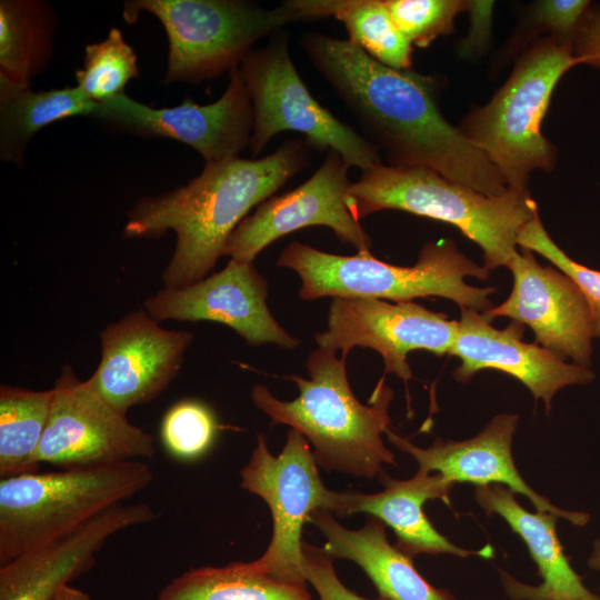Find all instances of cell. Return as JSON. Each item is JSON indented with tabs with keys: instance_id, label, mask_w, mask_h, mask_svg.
<instances>
[{
	"instance_id": "cell-14",
	"label": "cell",
	"mask_w": 600,
	"mask_h": 600,
	"mask_svg": "<svg viewBox=\"0 0 600 600\" xmlns=\"http://www.w3.org/2000/svg\"><path fill=\"white\" fill-rule=\"evenodd\" d=\"M349 166L333 150L317 171L296 189L269 198L247 216L229 237L224 256L253 262L274 240L302 228L323 226L359 253L371 252L372 241L349 211L346 199Z\"/></svg>"
},
{
	"instance_id": "cell-25",
	"label": "cell",
	"mask_w": 600,
	"mask_h": 600,
	"mask_svg": "<svg viewBox=\"0 0 600 600\" xmlns=\"http://www.w3.org/2000/svg\"><path fill=\"white\" fill-rule=\"evenodd\" d=\"M307 586L234 561L184 571L163 586L158 600H313Z\"/></svg>"
},
{
	"instance_id": "cell-10",
	"label": "cell",
	"mask_w": 600,
	"mask_h": 600,
	"mask_svg": "<svg viewBox=\"0 0 600 600\" xmlns=\"http://www.w3.org/2000/svg\"><path fill=\"white\" fill-rule=\"evenodd\" d=\"M240 477L242 489L260 497L272 518L270 542L251 563L279 578L306 581L302 571L303 524L314 510L328 509L331 494L320 477L309 441L290 429L280 453L273 456L266 437L258 434Z\"/></svg>"
},
{
	"instance_id": "cell-32",
	"label": "cell",
	"mask_w": 600,
	"mask_h": 600,
	"mask_svg": "<svg viewBox=\"0 0 600 600\" xmlns=\"http://www.w3.org/2000/svg\"><path fill=\"white\" fill-rule=\"evenodd\" d=\"M518 246L548 259L580 288L589 301L600 334V271L590 269L571 259L546 231L539 212L522 228Z\"/></svg>"
},
{
	"instance_id": "cell-24",
	"label": "cell",
	"mask_w": 600,
	"mask_h": 600,
	"mask_svg": "<svg viewBox=\"0 0 600 600\" xmlns=\"http://www.w3.org/2000/svg\"><path fill=\"white\" fill-rule=\"evenodd\" d=\"M78 87L33 91L0 81V158L23 166L33 136L46 126L73 116H91L98 108Z\"/></svg>"
},
{
	"instance_id": "cell-3",
	"label": "cell",
	"mask_w": 600,
	"mask_h": 600,
	"mask_svg": "<svg viewBox=\"0 0 600 600\" xmlns=\"http://www.w3.org/2000/svg\"><path fill=\"white\" fill-rule=\"evenodd\" d=\"M309 379L290 376L299 390L297 398L283 401L263 384L251 390L253 404L272 424H286L300 432L312 446L319 467L354 478L372 480L384 464L396 466L393 453L382 440L390 428L389 408L393 390L382 377L368 403L353 394L346 358L318 348L307 359Z\"/></svg>"
},
{
	"instance_id": "cell-1",
	"label": "cell",
	"mask_w": 600,
	"mask_h": 600,
	"mask_svg": "<svg viewBox=\"0 0 600 600\" xmlns=\"http://www.w3.org/2000/svg\"><path fill=\"white\" fill-rule=\"evenodd\" d=\"M299 43L388 166L428 168L491 197L509 191L486 154L441 113L433 77L384 66L349 39L307 32Z\"/></svg>"
},
{
	"instance_id": "cell-35",
	"label": "cell",
	"mask_w": 600,
	"mask_h": 600,
	"mask_svg": "<svg viewBox=\"0 0 600 600\" xmlns=\"http://www.w3.org/2000/svg\"><path fill=\"white\" fill-rule=\"evenodd\" d=\"M494 1L468 0L467 12L470 27L458 46L459 57L471 59L482 54L491 40Z\"/></svg>"
},
{
	"instance_id": "cell-22",
	"label": "cell",
	"mask_w": 600,
	"mask_h": 600,
	"mask_svg": "<svg viewBox=\"0 0 600 600\" xmlns=\"http://www.w3.org/2000/svg\"><path fill=\"white\" fill-rule=\"evenodd\" d=\"M474 498L488 516L499 514L521 537L542 579L539 586H529L500 571L501 583L511 599L600 600L584 586L564 554L556 531L558 516L529 512L516 500L513 491L499 483L478 486Z\"/></svg>"
},
{
	"instance_id": "cell-16",
	"label": "cell",
	"mask_w": 600,
	"mask_h": 600,
	"mask_svg": "<svg viewBox=\"0 0 600 600\" xmlns=\"http://www.w3.org/2000/svg\"><path fill=\"white\" fill-rule=\"evenodd\" d=\"M513 277L510 296L482 312L491 322L510 318L528 326L536 343L572 363L589 368L592 341L600 339L594 313L580 288L559 269L540 266L533 252L521 248L507 264Z\"/></svg>"
},
{
	"instance_id": "cell-15",
	"label": "cell",
	"mask_w": 600,
	"mask_h": 600,
	"mask_svg": "<svg viewBox=\"0 0 600 600\" xmlns=\"http://www.w3.org/2000/svg\"><path fill=\"white\" fill-rule=\"evenodd\" d=\"M192 339L190 331L167 330L144 309H136L100 332V362L86 381L112 408L127 414L168 388Z\"/></svg>"
},
{
	"instance_id": "cell-33",
	"label": "cell",
	"mask_w": 600,
	"mask_h": 600,
	"mask_svg": "<svg viewBox=\"0 0 600 600\" xmlns=\"http://www.w3.org/2000/svg\"><path fill=\"white\" fill-rule=\"evenodd\" d=\"M302 571L319 600H390L380 596L368 599L349 589L337 574L334 559L322 547L306 541L302 543Z\"/></svg>"
},
{
	"instance_id": "cell-13",
	"label": "cell",
	"mask_w": 600,
	"mask_h": 600,
	"mask_svg": "<svg viewBox=\"0 0 600 600\" xmlns=\"http://www.w3.org/2000/svg\"><path fill=\"white\" fill-rule=\"evenodd\" d=\"M217 101L191 100L171 108H151L124 92L98 103L94 118L142 138H169L197 150L207 162L233 157L250 147L253 109L239 67Z\"/></svg>"
},
{
	"instance_id": "cell-8",
	"label": "cell",
	"mask_w": 600,
	"mask_h": 600,
	"mask_svg": "<svg viewBox=\"0 0 600 600\" xmlns=\"http://www.w3.org/2000/svg\"><path fill=\"white\" fill-rule=\"evenodd\" d=\"M147 11L169 40L163 83H199L240 66L253 44L283 26L302 21L293 0L264 9L244 0H130L122 17L134 23Z\"/></svg>"
},
{
	"instance_id": "cell-2",
	"label": "cell",
	"mask_w": 600,
	"mask_h": 600,
	"mask_svg": "<svg viewBox=\"0 0 600 600\" xmlns=\"http://www.w3.org/2000/svg\"><path fill=\"white\" fill-rule=\"evenodd\" d=\"M311 151L304 139H289L262 158L207 162L186 186L139 199L128 212L123 237L160 238L173 231L177 242L162 272L163 286L198 282L224 256L229 237L248 212L303 170Z\"/></svg>"
},
{
	"instance_id": "cell-29",
	"label": "cell",
	"mask_w": 600,
	"mask_h": 600,
	"mask_svg": "<svg viewBox=\"0 0 600 600\" xmlns=\"http://www.w3.org/2000/svg\"><path fill=\"white\" fill-rule=\"evenodd\" d=\"M139 74L136 52L122 32L111 28L104 40L86 47L83 66L76 71V80L87 97L101 102L123 93L126 84Z\"/></svg>"
},
{
	"instance_id": "cell-11",
	"label": "cell",
	"mask_w": 600,
	"mask_h": 600,
	"mask_svg": "<svg viewBox=\"0 0 600 600\" xmlns=\"http://www.w3.org/2000/svg\"><path fill=\"white\" fill-rule=\"evenodd\" d=\"M39 463L61 469L150 459L154 438L112 408L72 368L63 367L52 388Z\"/></svg>"
},
{
	"instance_id": "cell-12",
	"label": "cell",
	"mask_w": 600,
	"mask_h": 600,
	"mask_svg": "<svg viewBox=\"0 0 600 600\" xmlns=\"http://www.w3.org/2000/svg\"><path fill=\"white\" fill-rule=\"evenodd\" d=\"M458 330L459 321L413 301L333 298L327 329L314 339L318 348L340 350L344 358L356 347L370 348L382 357L386 373L408 381L412 378L408 354L414 350L450 354Z\"/></svg>"
},
{
	"instance_id": "cell-18",
	"label": "cell",
	"mask_w": 600,
	"mask_h": 600,
	"mask_svg": "<svg viewBox=\"0 0 600 600\" xmlns=\"http://www.w3.org/2000/svg\"><path fill=\"white\" fill-rule=\"evenodd\" d=\"M461 319L451 356L460 359L453 371L459 382H468L479 371L497 370L514 377L533 394L542 399L547 412L554 393L571 384H587L594 379L593 372L538 343L521 340L524 326L511 322L497 329L472 309L461 308Z\"/></svg>"
},
{
	"instance_id": "cell-21",
	"label": "cell",
	"mask_w": 600,
	"mask_h": 600,
	"mask_svg": "<svg viewBox=\"0 0 600 600\" xmlns=\"http://www.w3.org/2000/svg\"><path fill=\"white\" fill-rule=\"evenodd\" d=\"M378 478L383 490L376 493L331 490L327 511L334 517L364 513L378 518L392 529L396 536L393 544L412 559L422 553H448L461 558L472 554L492 557L490 546L480 550H467L453 544L428 519L423 511L427 500L438 499L450 506L453 483L440 473L418 470L412 478L398 480L383 470Z\"/></svg>"
},
{
	"instance_id": "cell-23",
	"label": "cell",
	"mask_w": 600,
	"mask_h": 600,
	"mask_svg": "<svg viewBox=\"0 0 600 600\" xmlns=\"http://www.w3.org/2000/svg\"><path fill=\"white\" fill-rule=\"evenodd\" d=\"M308 522L324 538L322 549L333 559L356 563L372 582L380 597L390 600H457L446 589L426 580L413 559L388 541L386 524L367 516L359 529H349L323 509L314 510Z\"/></svg>"
},
{
	"instance_id": "cell-38",
	"label": "cell",
	"mask_w": 600,
	"mask_h": 600,
	"mask_svg": "<svg viewBox=\"0 0 600 600\" xmlns=\"http://www.w3.org/2000/svg\"><path fill=\"white\" fill-rule=\"evenodd\" d=\"M588 564L590 569L600 572V538L593 541V550L589 557Z\"/></svg>"
},
{
	"instance_id": "cell-34",
	"label": "cell",
	"mask_w": 600,
	"mask_h": 600,
	"mask_svg": "<svg viewBox=\"0 0 600 600\" xmlns=\"http://www.w3.org/2000/svg\"><path fill=\"white\" fill-rule=\"evenodd\" d=\"M588 0H541L533 4L532 17L539 32H548L561 41L572 42L573 36L590 7Z\"/></svg>"
},
{
	"instance_id": "cell-5",
	"label": "cell",
	"mask_w": 600,
	"mask_h": 600,
	"mask_svg": "<svg viewBox=\"0 0 600 600\" xmlns=\"http://www.w3.org/2000/svg\"><path fill=\"white\" fill-rule=\"evenodd\" d=\"M277 266L293 270L301 279L302 300L374 298L393 302L441 297L484 312L492 308L496 288L466 283L467 277L489 278V270L461 253L453 241L426 243L411 267L376 259L371 252L339 256L292 241L280 253Z\"/></svg>"
},
{
	"instance_id": "cell-28",
	"label": "cell",
	"mask_w": 600,
	"mask_h": 600,
	"mask_svg": "<svg viewBox=\"0 0 600 600\" xmlns=\"http://www.w3.org/2000/svg\"><path fill=\"white\" fill-rule=\"evenodd\" d=\"M53 391L0 386V476L37 472Z\"/></svg>"
},
{
	"instance_id": "cell-17",
	"label": "cell",
	"mask_w": 600,
	"mask_h": 600,
	"mask_svg": "<svg viewBox=\"0 0 600 600\" xmlns=\"http://www.w3.org/2000/svg\"><path fill=\"white\" fill-rule=\"evenodd\" d=\"M268 282L253 262L230 259L219 272L182 288H163L143 301L157 321H214L233 329L249 346L294 349L300 342L270 312Z\"/></svg>"
},
{
	"instance_id": "cell-4",
	"label": "cell",
	"mask_w": 600,
	"mask_h": 600,
	"mask_svg": "<svg viewBox=\"0 0 600 600\" xmlns=\"http://www.w3.org/2000/svg\"><path fill=\"white\" fill-rule=\"evenodd\" d=\"M346 204L360 219L382 210H400L458 228L483 252L489 271L509 263L522 228L538 213L528 190L509 189L500 197L422 168L379 164L351 182Z\"/></svg>"
},
{
	"instance_id": "cell-7",
	"label": "cell",
	"mask_w": 600,
	"mask_h": 600,
	"mask_svg": "<svg viewBox=\"0 0 600 600\" xmlns=\"http://www.w3.org/2000/svg\"><path fill=\"white\" fill-rule=\"evenodd\" d=\"M577 64L572 42L551 36L537 39L490 101L461 121L459 129L486 154L508 188L528 190L532 171L553 169L557 150L542 134V121L558 81Z\"/></svg>"
},
{
	"instance_id": "cell-9",
	"label": "cell",
	"mask_w": 600,
	"mask_h": 600,
	"mask_svg": "<svg viewBox=\"0 0 600 600\" xmlns=\"http://www.w3.org/2000/svg\"><path fill=\"white\" fill-rule=\"evenodd\" d=\"M239 69L253 109L252 154L278 133L296 131L312 149L339 153L349 168L366 171L382 163L373 143L310 93L291 59L287 32L280 30L264 48L251 50Z\"/></svg>"
},
{
	"instance_id": "cell-37",
	"label": "cell",
	"mask_w": 600,
	"mask_h": 600,
	"mask_svg": "<svg viewBox=\"0 0 600 600\" xmlns=\"http://www.w3.org/2000/svg\"><path fill=\"white\" fill-rule=\"evenodd\" d=\"M53 600H93V599L88 593L67 584L58 591Z\"/></svg>"
},
{
	"instance_id": "cell-36",
	"label": "cell",
	"mask_w": 600,
	"mask_h": 600,
	"mask_svg": "<svg viewBox=\"0 0 600 600\" xmlns=\"http://www.w3.org/2000/svg\"><path fill=\"white\" fill-rule=\"evenodd\" d=\"M579 63L600 69V4H590L572 40Z\"/></svg>"
},
{
	"instance_id": "cell-30",
	"label": "cell",
	"mask_w": 600,
	"mask_h": 600,
	"mask_svg": "<svg viewBox=\"0 0 600 600\" xmlns=\"http://www.w3.org/2000/svg\"><path fill=\"white\" fill-rule=\"evenodd\" d=\"M219 430L209 406L196 399L180 400L164 413L160 426L167 452L180 461H194L209 452Z\"/></svg>"
},
{
	"instance_id": "cell-31",
	"label": "cell",
	"mask_w": 600,
	"mask_h": 600,
	"mask_svg": "<svg viewBox=\"0 0 600 600\" xmlns=\"http://www.w3.org/2000/svg\"><path fill=\"white\" fill-rule=\"evenodd\" d=\"M402 36L413 46L429 47L438 37L454 31L456 17L468 0H384Z\"/></svg>"
},
{
	"instance_id": "cell-27",
	"label": "cell",
	"mask_w": 600,
	"mask_h": 600,
	"mask_svg": "<svg viewBox=\"0 0 600 600\" xmlns=\"http://www.w3.org/2000/svg\"><path fill=\"white\" fill-rule=\"evenodd\" d=\"M302 19L333 17L349 40L374 60L397 70H410L412 44L396 27L384 0H294Z\"/></svg>"
},
{
	"instance_id": "cell-26",
	"label": "cell",
	"mask_w": 600,
	"mask_h": 600,
	"mask_svg": "<svg viewBox=\"0 0 600 600\" xmlns=\"http://www.w3.org/2000/svg\"><path fill=\"white\" fill-rule=\"evenodd\" d=\"M56 21L47 1H0V81L31 87L50 60Z\"/></svg>"
},
{
	"instance_id": "cell-19",
	"label": "cell",
	"mask_w": 600,
	"mask_h": 600,
	"mask_svg": "<svg viewBox=\"0 0 600 600\" xmlns=\"http://www.w3.org/2000/svg\"><path fill=\"white\" fill-rule=\"evenodd\" d=\"M157 517L146 502L120 503L72 533L0 566V600H53L96 562L109 538Z\"/></svg>"
},
{
	"instance_id": "cell-20",
	"label": "cell",
	"mask_w": 600,
	"mask_h": 600,
	"mask_svg": "<svg viewBox=\"0 0 600 600\" xmlns=\"http://www.w3.org/2000/svg\"><path fill=\"white\" fill-rule=\"evenodd\" d=\"M518 416L502 413L493 419L474 438L464 441H444L436 438L428 448L413 444L390 428L386 436L398 450L411 456L419 470L440 473L451 483L471 482L478 486L499 483L514 493L526 496L538 512H548L576 526H586L589 513L567 511L537 493L520 476L511 452Z\"/></svg>"
},
{
	"instance_id": "cell-6",
	"label": "cell",
	"mask_w": 600,
	"mask_h": 600,
	"mask_svg": "<svg viewBox=\"0 0 600 600\" xmlns=\"http://www.w3.org/2000/svg\"><path fill=\"white\" fill-rule=\"evenodd\" d=\"M152 480L141 460L1 478L0 566L72 533Z\"/></svg>"
}]
</instances>
